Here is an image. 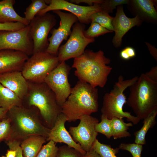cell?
Listing matches in <instances>:
<instances>
[{
    "mask_svg": "<svg viewBox=\"0 0 157 157\" xmlns=\"http://www.w3.org/2000/svg\"><path fill=\"white\" fill-rule=\"evenodd\" d=\"M129 0H103L100 4L103 11L108 14L112 13L113 10L117 6L127 4Z\"/></svg>",
    "mask_w": 157,
    "mask_h": 157,
    "instance_id": "31",
    "label": "cell"
},
{
    "mask_svg": "<svg viewBox=\"0 0 157 157\" xmlns=\"http://www.w3.org/2000/svg\"><path fill=\"white\" fill-rule=\"evenodd\" d=\"M15 3V0L0 1V23L18 22L26 26L28 25L30 22L18 15L14 10L13 6Z\"/></svg>",
    "mask_w": 157,
    "mask_h": 157,
    "instance_id": "20",
    "label": "cell"
},
{
    "mask_svg": "<svg viewBox=\"0 0 157 157\" xmlns=\"http://www.w3.org/2000/svg\"><path fill=\"white\" fill-rule=\"evenodd\" d=\"M78 125L70 126L69 133L74 141L78 143L86 152L90 151L98 135L95 126L99 122L98 119L91 115H84L79 119Z\"/></svg>",
    "mask_w": 157,
    "mask_h": 157,
    "instance_id": "12",
    "label": "cell"
},
{
    "mask_svg": "<svg viewBox=\"0 0 157 157\" xmlns=\"http://www.w3.org/2000/svg\"><path fill=\"white\" fill-rule=\"evenodd\" d=\"M58 149L56 143L50 140L42 147L35 157H57Z\"/></svg>",
    "mask_w": 157,
    "mask_h": 157,
    "instance_id": "30",
    "label": "cell"
},
{
    "mask_svg": "<svg viewBox=\"0 0 157 157\" xmlns=\"http://www.w3.org/2000/svg\"><path fill=\"white\" fill-rule=\"evenodd\" d=\"M149 79L152 81L157 82V66L152 67L149 72L144 73Z\"/></svg>",
    "mask_w": 157,
    "mask_h": 157,
    "instance_id": "38",
    "label": "cell"
},
{
    "mask_svg": "<svg viewBox=\"0 0 157 157\" xmlns=\"http://www.w3.org/2000/svg\"><path fill=\"white\" fill-rule=\"evenodd\" d=\"M1 157H6V156H2Z\"/></svg>",
    "mask_w": 157,
    "mask_h": 157,
    "instance_id": "44",
    "label": "cell"
},
{
    "mask_svg": "<svg viewBox=\"0 0 157 157\" xmlns=\"http://www.w3.org/2000/svg\"><path fill=\"white\" fill-rule=\"evenodd\" d=\"M157 115V109L152 111L143 119V126L139 130L134 133L135 143L142 145L146 144V135L149 129L153 128L156 124Z\"/></svg>",
    "mask_w": 157,
    "mask_h": 157,
    "instance_id": "22",
    "label": "cell"
},
{
    "mask_svg": "<svg viewBox=\"0 0 157 157\" xmlns=\"http://www.w3.org/2000/svg\"><path fill=\"white\" fill-rule=\"evenodd\" d=\"M6 157H16V151L15 150H9L6 154Z\"/></svg>",
    "mask_w": 157,
    "mask_h": 157,
    "instance_id": "43",
    "label": "cell"
},
{
    "mask_svg": "<svg viewBox=\"0 0 157 157\" xmlns=\"http://www.w3.org/2000/svg\"><path fill=\"white\" fill-rule=\"evenodd\" d=\"M59 17L60 21L57 28H52L50 31L51 35L48 38L49 45L45 51L51 54L57 56L58 50L62 42L67 40L72 32L73 25L78 21L77 17L70 13L61 10L53 11Z\"/></svg>",
    "mask_w": 157,
    "mask_h": 157,
    "instance_id": "13",
    "label": "cell"
},
{
    "mask_svg": "<svg viewBox=\"0 0 157 157\" xmlns=\"http://www.w3.org/2000/svg\"><path fill=\"white\" fill-rule=\"evenodd\" d=\"M10 125L8 118L0 123V140L8 137L10 132Z\"/></svg>",
    "mask_w": 157,
    "mask_h": 157,
    "instance_id": "35",
    "label": "cell"
},
{
    "mask_svg": "<svg viewBox=\"0 0 157 157\" xmlns=\"http://www.w3.org/2000/svg\"><path fill=\"white\" fill-rule=\"evenodd\" d=\"M101 157H117L116 154L118 152V148H113L109 145L102 143L97 139L92 149Z\"/></svg>",
    "mask_w": 157,
    "mask_h": 157,
    "instance_id": "27",
    "label": "cell"
},
{
    "mask_svg": "<svg viewBox=\"0 0 157 157\" xmlns=\"http://www.w3.org/2000/svg\"><path fill=\"white\" fill-rule=\"evenodd\" d=\"M0 83L15 93L22 100L27 95L28 82L21 71H13L0 74Z\"/></svg>",
    "mask_w": 157,
    "mask_h": 157,
    "instance_id": "19",
    "label": "cell"
},
{
    "mask_svg": "<svg viewBox=\"0 0 157 157\" xmlns=\"http://www.w3.org/2000/svg\"><path fill=\"white\" fill-rule=\"evenodd\" d=\"M66 121V116L61 113L58 115L54 126L50 129L47 140L49 141L52 140L55 143H64L77 150L82 155L84 154L86 152L78 143L74 141L69 132L66 130L65 126Z\"/></svg>",
    "mask_w": 157,
    "mask_h": 157,
    "instance_id": "16",
    "label": "cell"
},
{
    "mask_svg": "<svg viewBox=\"0 0 157 157\" xmlns=\"http://www.w3.org/2000/svg\"><path fill=\"white\" fill-rule=\"evenodd\" d=\"M47 138L39 135H32L22 140L20 144L24 157H35Z\"/></svg>",
    "mask_w": 157,
    "mask_h": 157,
    "instance_id": "21",
    "label": "cell"
},
{
    "mask_svg": "<svg viewBox=\"0 0 157 157\" xmlns=\"http://www.w3.org/2000/svg\"><path fill=\"white\" fill-rule=\"evenodd\" d=\"M59 63L57 56L45 51L38 52L28 58L24 63L21 72L28 81L44 82L48 75Z\"/></svg>",
    "mask_w": 157,
    "mask_h": 157,
    "instance_id": "7",
    "label": "cell"
},
{
    "mask_svg": "<svg viewBox=\"0 0 157 157\" xmlns=\"http://www.w3.org/2000/svg\"><path fill=\"white\" fill-rule=\"evenodd\" d=\"M113 18L114 17L110 15L109 14L101 11L92 15L90 19L91 22H97L103 27L113 32L114 29L112 22Z\"/></svg>",
    "mask_w": 157,
    "mask_h": 157,
    "instance_id": "26",
    "label": "cell"
},
{
    "mask_svg": "<svg viewBox=\"0 0 157 157\" xmlns=\"http://www.w3.org/2000/svg\"><path fill=\"white\" fill-rule=\"evenodd\" d=\"M142 22L137 16L128 17L125 14L123 5L117 6L115 16L112 22L115 32L112 40L113 46L116 48L120 47L122 38L126 33L135 26H140Z\"/></svg>",
    "mask_w": 157,
    "mask_h": 157,
    "instance_id": "15",
    "label": "cell"
},
{
    "mask_svg": "<svg viewBox=\"0 0 157 157\" xmlns=\"http://www.w3.org/2000/svg\"><path fill=\"white\" fill-rule=\"evenodd\" d=\"M26 26L19 22L0 23V31H14L22 28Z\"/></svg>",
    "mask_w": 157,
    "mask_h": 157,
    "instance_id": "34",
    "label": "cell"
},
{
    "mask_svg": "<svg viewBox=\"0 0 157 157\" xmlns=\"http://www.w3.org/2000/svg\"><path fill=\"white\" fill-rule=\"evenodd\" d=\"M28 82L27 97L28 105L39 109L40 114L48 128L54 126L62 108L58 104L56 95L44 82Z\"/></svg>",
    "mask_w": 157,
    "mask_h": 157,
    "instance_id": "5",
    "label": "cell"
},
{
    "mask_svg": "<svg viewBox=\"0 0 157 157\" xmlns=\"http://www.w3.org/2000/svg\"><path fill=\"white\" fill-rule=\"evenodd\" d=\"M10 129L9 140H19L32 135L48 138L50 129L44 126L33 111L22 106H15L8 111Z\"/></svg>",
    "mask_w": 157,
    "mask_h": 157,
    "instance_id": "3",
    "label": "cell"
},
{
    "mask_svg": "<svg viewBox=\"0 0 157 157\" xmlns=\"http://www.w3.org/2000/svg\"><path fill=\"white\" fill-rule=\"evenodd\" d=\"M79 152L67 145H63L58 147L57 157H82Z\"/></svg>",
    "mask_w": 157,
    "mask_h": 157,
    "instance_id": "33",
    "label": "cell"
},
{
    "mask_svg": "<svg viewBox=\"0 0 157 157\" xmlns=\"http://www.w3.org/2000/svg\"><path fill=\"white\" fill-rule=\"evenodd\" d=\"M85 24L79 22L73 26L69 38L58 49L57 57L60 63L79 57L83 53L88 44L94 42V38H88L85 36Z\"/></svg>",
    "mask_w": 157,
    "mask_h": 157,
    "instance_id": "8",
    "label": "cell"
},
{
    "mask_svg": "<svg viewBox=\"0 0 157 157\" xmlns=\"http://www.w3.org/2000/svg\"><path fill=\"white\" fill-rule=\"evenodd\" d=\"M157 0H129L128 8L134 17L142 22L156 24L157 22Z\"/></svg>",
    "mask_w": 157,
    "mask_h": 157,
    "instance_id": "17",
    "label": "cell"
},
{
    "mask_svg": "<svg viewBox=\"0 0 157 157\" xmlns=\"http://www.w3.org/2000/svg\"><path fill=\"white\" fill-rule=\"evenodd\" d=\"M98 89L89 83L79 80L71 89V93L62 106L67 121L75 122L84 115L98 111Z\"/></svg>",
    "mask_w": 157,
    "mask_h": 157,
    "instance_id": "2",
    "label": "cell"
},
{
    "mask_svg": "<svg viewBox=\"0 0 157 157\" xmlns=\"http://www.w3.org/2000/svg\"><path fill=\"white\" fill-rule=\"evenodd\" d=\"M22 106V100L0 83V107L9 110L13 106Z\"/></svg>",
    "mask_w": 157,
    "mask_h": 157,
    "instance_id": "23",
    "label": "cell"
},
{
    "mask_svg": "<svg viewBox=\"0 0 157 157\" xmlns=\"http://www.w3.org/2000/svg\"><path fill=\"white\" fill-rule=\"evenodd\" d=\"M9 110L4 108L0 107V119L4 117L6 115Z\"/></svg>",
    "mask_w": 157,
    "mask_h": 157,
    "instance_id": "42",
    "label": "cell"
},
{
    "mask_svg": "<svg viewBox=\"0 0 157 157\" xmlns=\"http://www.w3.org/2000/svg\"><path fill=\"white\" fill-rule=\"evenodd\" d=\"M112 32L113 31L108 30L97 22H92L89 28L84 31V34L87 38H94L99 36Z\"/></svg>",
    "mask_w": 157,
    "mask_h": 157,
    "instance_id": "29",
    "label": "cell"
},
{
    "mask_svg": "<svg viewBox=\"0 0 157 157\" xmlns=\"http://www.w3.org/2000/svg\"><path fill=\"white\" fill-rule=\"evenodd\" d=\"M129 87L126 103L140 120L157 109V82L143 73Z\"/></svg>",
    "mask_w": 157,
    "mask_h": 157,
    "instance_id": "4",
    "label": "cell"
},
{
    "mask_svg": "<svg viewBox=\"0 0 157 157\" xmlns=\"http://www.w3.org/2000/svg\"><path fill=\"white\" fill-rule=\"evenodd\" d=\"M145 43L151 55L157 61V49L154 47L149 43L145 42Z\"/></svg>",
    "mask_w": 157,
    "mask_h": 157,
    "instance_id": "40",
    "label": "cell"
},
{
    "mask_svg": "<svg viewBox=\"0 0 157 157\" xmlns=\"http://www.w3.org/2000/svg\"><path fill=\"white\" fill-rule=\"evenodd\" d=\"M136 52L132 47H127L122 50L120 53V57L123 59L127 60L135 57Z\"/></svg>",
    "mask_w": 157,
    "mask_h": 157,
    "instance_id": "36",
    "label": "cell"
},
{
    "mask_svg": "<svg viewBox=\"0 0 157 157\" xmlns=\"http://www.w3.org/2000/svg\"><path fill=\"white\" fill-rule=\"evenodd\" d=\"M138 78L135 76L130 79L125 80L123 76H119L113 89L105 93L103 97L101 109L102 114L110 119L113 117L121 119L126 117L127 121L134 125L139 122L140 120L138 117L132 115L130 113L124 111L123 109L127 100L124 92L137 81Z\"/></svg>",
    "mask_w": 157,
    "mask_h": 157,
    "instance_id": "6",
    "label": "cell"
},
{
    "mask_svg": "<svg viewBox=\"0 0 157 157\" xmlns=\"http://www.w3.org/2000/svg\"></svg>",
    "mask_w": 157,
    "mask_h": 157,
    "instance_id": "45",
    "label": "cell"
},
{
    "mask_svg": "<svg viewBox=\"0 0 157 157\" xmlns=\"http://www.w3.org/2000/svg\"><path fill=\"white\" fill-rule=\"evenodd\" d=\"M70 69L65 61L61 62L49 73L44 81L53 92L58 104L61 107L71 91L68 80Z\"/></svg>",
    "mask_w": 157,
    "mask_h": 157,
    "instance_id": "11",
    "label": "cell"
},
{
    "mask_svg": "<svg viewBox=\"0 0 157 157\" xmlns=\"http://www.w3.org/2000/svg\"><path fill=\"white\" fill-rule=\"evenodd\" d=\"M64 10L69 12L76 16L79 22L87 24L91 22V15L102 10L100 4L94 3L91 6H81L64 0H49L47 8L40 11L37 15H42L51 11Z\"/></svg>",
    "mask_w": 157,
    "mask_h": 157,
    "instance_id": "14",
    "label": "cell"
},
{
    "mask_svg": "<svg viewBox=\"0 0 157 157\" xmlns=\"http://www.w3.org/2000/svg\"><path fill=\"white\" fill-rule=\"evenodd\" d=\"M103 0H71L70 2L76 4L80 3H85L88 4L89 6H91L94 3L101 4Z\"/></svg>",
    "mask_w": 157,
    "mask_h": 157,
    "instance_id": "39",
    "label": "cell"
},
{
    "mask_svg": "<svg viewBox=\"0 0 157 157\" xmlns=\"http://www.w3.org/2000/svg\"><path fill=\"white\" fill-rule=\"evenodd\" d=\"M28 58L27 55L19 51L9 49L0 50V74L21 71Z\"/></svg>",
    "mask_w": 157,
    "mask_h": 157,
    "instance_id": "18",
    "label": "cell"
},
{
    "mask_svg": "<svg viewBox=\"0 0 157 157\" xmlns=\"http://www.w3.org/2000/svg\"><path fill=\"white\" fill-rule=\"evenodd\" d=\"M56 22L55 16L49 12L37 15L30 21L29 25L33 44V54L46 50L49 44V34Z\"/></svg>",
    "mask_w": 157,
    "mask_h": 157,
    "instance_id": "9",
    "label": "cell"
},
{
    "mask_svg": "<svg viewBox=\"0 0 157 157\" xmlns=\"http://www.w3.org/2000/svg\"><path fill=\"white\" fill-rule=\"evenodd\" d=\"M82 157H101L93 149H92L90 151L86 152L83 155Z\"/></svg>",
    "mask_w": 157,
    "mask_h": 157,
    "instance_id": "41",
    "label": "cell"
},
{
    "mask_svg": "<svg viewBox=\"0 0 157 157\" xmlns=\"http://www.w3.org/2000/svg\"><path fill=\"white\" fill-rule=\"evenodd\" d=\"M48 6L47 0H32L26 8L24 17L30 22L40 11L45 8Z\"/></svg>",
    "mask_w": 157,
    "mask_h": 157,
    "instance_id": "25",
    "label": "cell"
},
{
    "mask_svg": "<svg viewBox=\"0 0 157 157\" xmlns=\"http://www.w3.org/2000/svg\"><path fill=\"white\" fill-rule=\"evenodd\" d=\"M8 145L10 149L16 151V157H24L19 141L15 140H9Z\"/></svg>",
    "mask_w": 157,
    "mask_h": 157,
    "instance_id": "37",
    "label": "cell"
},
{
    "mask_svg": "<svg viewBox=\"0 0 157 157\" xmlns=\"http://www.w3.org/2000/svg\"><path fill=\"white\" fill-rule=\"evenodd\" d=\"M119 149L127 151L130 152L133 157H141L143 145L135 143H122L119 146Z\"/></svg>",
    "mask_w": 157,
    "mask_h": 157,
    "instance_id": "32",
    "label": "cell"
},
{
    "mask_svg": "<svg viewBox=\"0 0 157 157\" xmlns=\"http://www.w3.org/2000/svg\"><path fill=\"white\" fill-rule=\"evenodd\" d=\"M30 31L29 24L16 31H0V50H11L31 56L33 44Z\"/></svg>",
    "mask_w": 157,
    "mask_h": 157,
    "instance_id": "10",
    "label": "cell"
},
{
    "mask_svg": "<svg viewBox=\"0 0 157 157\" xmlns=\"http://www.w3.org/2000/svg\"><path fill=\"white\" fill-rule=\"evenodd\" d=\"M110 63L102 50L94 52L87 49L74 58L72 67L76 69L74 74L79 80L94 87L103 88L112 69L108 65Z\"/></svg>",
    "mask_w": 157,
    "mask_h": 157,
    "instance_id": "1",
    "label": "cell"
},
{
    "mask_svg": "<svg viewBox=\"0 0 157 157\" xmlns=\"http://www.w3.org/2000/svg\"><path fill=\"white\" fill-rule=\"evenodd\" d=\"M110 120L112 137L114 139L131 136V134L128 130L130 127L133 126L132 123H125L122 119L117 117H113Z\"/></svg>",
    "mask_w": 157,
    "mask_h": 157,
    "instance_id": "24",
    "label": "cell"
},
{
    "mask_svg": "<svg viewBox=\"0 0 157 157\" xmlns=\"http://www.w3.org/2000/svg\"><path fill=\"white\" fill-rule=\"evenodd\" d=\"M101 122L95 125V131L97 133H101L110 139L113 136L111 120L103 114L101 115Z\"/></svg>",
    "mask_w": 157,
    "mask_h": 157,
    "instance_id": "28",
    "label": "cell"
}]
</instances>
